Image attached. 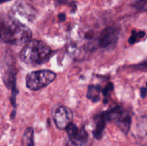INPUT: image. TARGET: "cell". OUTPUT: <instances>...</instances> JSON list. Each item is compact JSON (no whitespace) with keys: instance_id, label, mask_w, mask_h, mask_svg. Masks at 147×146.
<instances>
[{"instance_id":"obj_8","label":"cell","mask_w":147,"mask_h":146,"mask_svg":"<svg viewBox=\"0 0 147 146\" xmlns=\"http://www.w3.org/2000/svg\"><path fill=\"white\" fill-rule=\"evenodd\" d=\"M2 77L4 84L8 88L11 89L12 90H17L15 87L16 70L11 60V61L9 60L4 62V65L3 66Z\"/></svg>"},{"instance_id":"obj_1","label":"cell","mask_w":147,"mask_h":146,"mask_svg":"<svg viewBox=\"0 0 147 146\" xmlns=\"http://www.w3.org/2000/svg\"><path fill=\"white\" fill-rule=\"evenodd\" d=\"M31 30L13 17H0V40L11 44H26L32 38Z\"/></svg>"},{"instance_id":"obj_2","label":"cell","mask_w":147,"mask_h":146,"mask_svg":"<svg viewBox=\"0 0 147 146\" xmlns=\"http://www.w3.org/2000/svg\"><path fill=\"white\" fill-rule=\"evenodd\" d=\"M52 52L51 48L43 42L30 40L22 49L20 58L26 64L37 65L46 62L50 59Z\"/></svg>"},{"instance_id":"obj_16","label":"cell","mask_w":147,"mask_h":146,"mask_svg":"<svg viewBox=\"0 0 147 146\" xmlns=\"http://www.w3.org/2000/svg\"><path fill=\"white\" fill-rule=\"evenodd\" d=\"M58 19L60 21H64L66 19V16L64 13H60V14L58 15Z\"/></svg>"},{"instance_id":"obj_14","label":"cell","mask_w":147,"mask_h":146,"mask_svg":"<svg viewBox=\"0 0 147 146\" xmlns=\"http://www.w3.org/2000/svg\"><path fill=\"white\" fill-rule=\"evenodd\" d=\"M145 35V33L144 31H134L132 32V35L131 36L129 40V42L130 44H134L136 42H137L139 39H142Z\"/></svg>"},{"instance_id":"obj_11","label":"cell","mask_w":147,"mask_h":146,"mask_svg":"<svg viewBox=\"0 0 147 146\" xmlns=\"http://www.w3.org/2000/svg\"><path fill=\"white\" fill-rule=\"evenodd\" d=\"M106 120L104 118L103 115L98 116L97 118V123H96V128L93 131V135L95 138L100 140L103 136V130H104L105 126H106Z\"/></svg>"},{"instance_id":"obj_18","label":"cell","mask_w":147,"mask_h":146,"mask_svg":"<svg viewBox=\"0 0 147 146\" xmlns=\"http://www.w3.org/2000/svg\"><path fill=\"white\" fill-rule=\"evenodd\" d=\"M10 1V0H0V4H1V3H4V2H6V1Z\"/></svg>"},{"instance_id":"obj_20","label":"cell","mask_w":147,"mask_h":146,"mask_svg":"<svg viewBox=\"0 0 147 146\" xmlns=\"http://www.w3.org/2000/svg\"><path fill=\"white\" fill-rule=\"evenodd\" d=\"M146 87H147V82H146Z\"/></svg>"},{"instance_id":"obj_17","label":"cell","mask_w":147,"mask_h":146,"mask_svg":"<svg viewBox=\"0 0 147 146\" xmlns=\"http://www.w3.org/2000/svg\"><path fill=\"white\" fill-rule=\"evenodd\" d=\"M146 93H147L146 89L144 88V87H142V88L141 89V96H142V97H144L146 95Z\"/></svg>"},{"instance_id":"obj_7","label":"cell","mask_w":147,"mask_h":146,"mask_svg":"<svg viewBox=\"0 0 147 146\" xmlns=\"http://www.w3.org/2000/svg\"><path fill=\"white\" fill-rule=\"evenodd\" d=\"M119 32L114 27H108L100 34L98 40L99 47L103 49H113L117 44Z\"/></svg>"},{"instance_id":"obj_15","label":"cell","mask_w":147,"mask_h":146,"mask_svg":"<svg viewBox=\"0 0 147 146\" xmlns=\"http://www.w3.org/2000/svg\"><path fill=\"white\" fill-rule=\"evenodd\" d=\"M113 86L111 83L108 84L107 85H106V87L103 90V95H104L105 97H107V96L109 94V93L113 90Z\"/></svg>"},{"instance_id":"obj_9","label":"cell","mask_w":147,"mask_h":146,"mask_svg":"<svg viewBox=\"0 0 147 146\" xmlns=\"http://www.w3.org/2000/svg\"><path fill=\"white\" fill-rule=\"evenodd\" d=\"M13 13L14 14H18L30 21H33L36 17L34 9L23 2H18L15 4L13 7Z\"/></svg>"},{"instance_id":"obj_5","label":"cell","mask_w":147,"mask_h":146,"mask_svg":"<svg viewBox=\"0 0 147 146\" xmlns=\"http://www.w3.org/2000/svg\"><path fill=\"white\" fill-rule=\"evenodd\" d=\"M73 113L71 110L65 106H57L53 110V117L55 125L60 130L67 128L72 123Z\"/></svg>"},{"instance_id":"obj_19","label":"cell","mask_w":147,"mask_h":146,"mask_svg":"<svg viewBox=\"0 0 147 146\" xmlns=\"http://www.w3.org/2000/svg\"><path fill=\"white\" fill-rule=\"evenodd\" d=\"M67 146H73V145L71 144V143H70V141H69V143H68V144H67Z\"/></svg>"},{"instance_id":"obj_12","label":"cell","mask_w":147,"mask_h":146,"mask_svg":"<svg viewBox=\"0 0 147 146\" xmlns=\"http://www.w3.org/2000/svg\"><path fill=\"white\" fill-rule=\"evenodd\" d=\"M101 88L99 86L90 85L88 89L87 97L93 102H97L100 100V94L101 92Z\"/></svg>"},{"instance_id":"obj_10","label":"cell","mask_w":147,"mask_h":146,"mask_svg":"<svg viewBox=\"0 0 147 146\" xmlns=\"http://www.w3.org/2000/svg\"><path fill=\"white\" fill-rule=\"evenodd\" d=\"M136 135L144 142H147V116L140 117L135 126Z\"/></svg>"},{"instance_id":"obj_6","label":"cell","mask_w":147,"mask_h":146,"mask_svg":"<svg viewBox=\"0 0 147 146\" xmlns=\"http://www.w3.org/2000/svg\"><path fill=\"white\" fill-rule=\"evenodd\" d=\"M65 130L68 135L69 141L73 146H87L89 136L84 129H79L76 125L70 123Z\"/></svg>"},{"instance_id":"obj_3","label":"cell","mask_w":147,"mask_h":146,"mask_svg":"<svg viewBox=\"0 0 147 146\" xmlns=\"http://www.w3.org/2000/svg\"><path fill=\"white\" fill-rule=\"evenodd\" d=\"M56 74L54 72L49 70L33 71L26 77V85L27 88L37 91L44 88L54 81Z\"/></svg>"},{"instance_id":"obj_4","label":"cell","mask_w":147,"mask_h":146,"mask_svg":"<svg viewBox=\"0 0 147 146\" xmlns=\"http://www.w3.org/2000/svg\"><path fill=\"white\" fill-rule=\"evenodd\" d=\"M106 121L113 122L122 131L127 133L130 129L131 119L130 115L126 113L121 107H116L102 113Z\"/></svg>"},{"instance_id":"obj_13","label":"cell","mask_w":147,"mask_h":146,"mask_svg":"<svg viewBox=\"0 0 147 146\" xmlns=\"http://www.w3.org/2000/svg\"><path fill=\"white\" fill-rule=\"evenodd\" d=\"M23 146H34V130L32 127H28L25 130L22 136Z\"/></svg>"}]
</instances>
